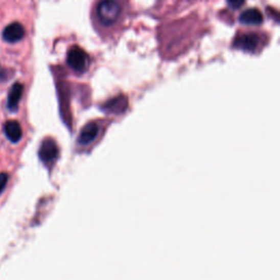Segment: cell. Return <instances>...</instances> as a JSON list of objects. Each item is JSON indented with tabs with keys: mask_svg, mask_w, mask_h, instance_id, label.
Returning <instances> with one entry per match:
<instances>
[{
	"mask_svg": "<svg viewBox=\"0 0 280 280\" xmlns=\"http://www.w3.org/2000/svg\"><path fill=\"white\" fill-rule=\"evenodd\" d=\"M4 133L12 144H18L22 139V127L17 121H8L4 125Z\"/></svg>",
	"mask_w": 280,
	"mask_h": 280,
	"instance_id": "ba28073f",
	"label": "cell"
},
{
	"mask_svg": "<svg viewBox=\"0 0 280 280\" xmlns=\"http://www.w3.org/2000/svg\"><path fill=\"white\" fill-rule=\"evenodd\" d=\"M25 34H26V31L23 26L18 22H13V23H10L9 26H7V28L4 30L3 37L4 40L8 43H15L22 40Z\"/></svg>",
	"mask_w": 280,
	"mask_h": 280,
	"instance_id": "5b68a950",
	"label": "cell"
},
{
	"mask_svg": "<svg viewBox=\"0 0 280 280\" xmlns=\"http://www.w3.org/2000/svg\"><path fill=\"white\" fill-rule=\"evenodd\" d=\"M125 7L122 0H99L96 6V19L99 27L111 29L123 21Z\"/></svg>",
	"mask_w": 280,
	"mask_h": 280,
	"instance_id": "6da1fadb",
	"label": "cell"
},
{
	"mask_svg": "<svg viewBox=\"0 0 280 280\" xmlns=\"http://www.w3.org/2000/svg\"><path fill=\"white\" fill-rule=\"evenodd\" d=\"M227 2L232 9H239L240 7L243 6L245 0H227Z\"/></svg>",
	"mask_w": 280,
	"mask_h": 280,
	"instance_id": "7c38bea8",
	"label": "cell"
},
{
	"mask_svg": "<svg viewBox=\"0 0 280 280\" xmlns=\"http://www.w3.org/2000/svg\"><path fill=\"white\" fill-rule=\"evenodd\" d=\"M8 181H9V175L6 172H2L0 173V195L5 192Z\"/></svg>",
	"mask_w": 280,
	"mask_h": 280,
	"instance_id": "8fae6325",
	"label": "cell"
},
{
	"mask_svg": "<svg viewBox=\"0 0 280 280\" xmlns=\"http://www.w3.org/2000/svg\"><path fill=\"white\" fill-rule=\"evenodd\" d=\"M67 63L75 72L84 73L89 66V57L79 46H74L68 52Z\"/></svg>",
	"mask_w": 280,
	"mask_h": 280,
	"instance_id": "7a4b0ae2",
	"label": "cell"
},
{
	"mask_svg": "<svg viewBox=\"0 0 280 280\" xmlns=\"http://www.w3.org/2000/svg\"><path fill=\"white\" fill-rule=\"evenodd\" d=\"M127 106H128L127 98L124 96H120L114 99H111L108 102H106L102 106V110L106 113H111V114H122L126 111Z\"/></svg>",
	"mask_w": 280,
	"mask_h": 280,
	"instance_id": "8992f818",
	"label": "cell"
},
{
	"mask_svg": "<svg viewBox=\"0 0 280 280\" xmlns=\"http://www.w3.org/2000/svg\"><path fill=\"white\" fill-rule=\"evenodd\" d=\"M23 95V84L21 83H14L9 93H8V100H7V107L8 110L11 112H15L18 110L19 102Z\"/></svg>",
	"mask_w": 280,
	"mask_h": 280,
	"instance_id": "9c48e42d",
	"label": "cell"
},
{
	"mask_svg": "<svg viewBox=\"0 0 280 280\" xmlns=\"http://www.w3.org/2000/svg\"><path fill=\"white\" fill-rule=\"evenodd\" d=\"M99 133V126L96 123H89L85 125L81 131L80 135L78 137V144L81 146H88L92 142H95Z\"/></svg>",
	"mask_w": 280,
	"mask_h": 280,
	"instance_id": "52a82bcc",
	"label": "cell"
},
{
	"mask_svg": "<svg viewBox=\"0 0 280 280\" xmlns=\"http://www.w3.org/2000/svg\"><path fill=\"white\" fill-rule=\"evenodd\" d=\"M58 155L59 149L55 140H53L52 138L44 139L41 144L40 150H38V157H40L43 165L50 168L55 163Z\"/></svg>",
	"mask_w": 280,
	"mask_h": 280,
	"instance_id": "3957f363",
	"label": "cell"
},
{
	"mask_svg": "<svg viewBox=\"0 0 280 280\" xmlns=\"http://www.w3.org/2000/svg\"><path fill=\"white\" fill-rule=\"evenodd\" d=\"M264 21L263 14L259 9H255V8H251V9H247L242 14L240 15V22L242 25L247 26H260Z\"/></svg>",
	"mask_w": 280,
	"mask_h": 280,
	"instance_id": "30bf717a",
	"label": "cell"
},
{
	"mask_svg": "<svg viewBox=\"0 0 280 280\" xmlns=\"http://www.w3.org/2000/svg\"><path fill=\"white\" fill-rule=\"evenodd\" d=\"M235 46L241 51L255 53L262 46V38L253 33L243 34L237 38Z\"/></svg>",
	"mask_w": 280,
	"mask_h": 280,
	"instance_id": "277c9868",
	"label": "cell"
}]
</instances>
